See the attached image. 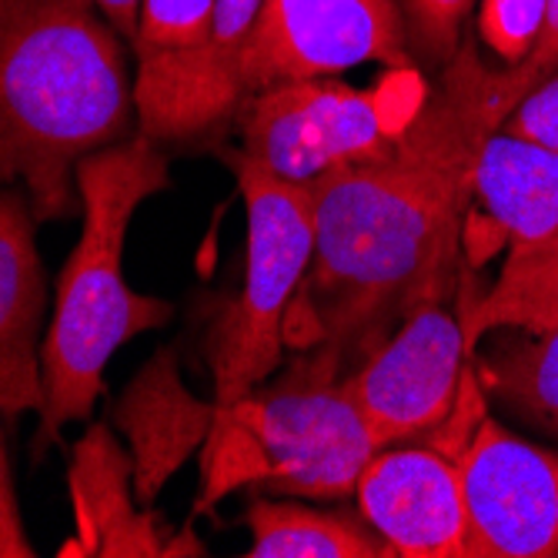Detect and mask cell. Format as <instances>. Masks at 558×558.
I'll return each instance as SVG.
<instances>
[{
  "label": "cell",
  "mask_w": 558,
  "mask_h": 558,
  "mask_svg": "<svg viewBox=\"0 0 558 558\" xmlns=\"http://www.w3.org/2000/svg\"><path fill=\"white\" fill-rule=\"evenodd\" d=\"M515 105L465 37L385 155L315 181V255L284 341L351 372L425 304L459 301L478 155Z\"/></svg>",
  "instance_id": "obj_1"
},
{
  "label": "cell",
  "mask_w": 558,
  "mask_h": 558,
  "mask_svg": "<svg viewBox=\"0 0 558 558\" xmlns=\"http://www.w3.org/2000/svg\"><path fill=\"white\" fill-rule=\"evenodd\" d=\"M137 134L128 40L94 0L0 4V184L37 221L81 215L77 165Z\"/></svg>",
  "instance_id": "obj_2"
},
{
  "label": "cell",
  "mask_w": 558,
  "mask_h": 558,
  "mask_svg": "<svg viewBox=\"0 0 558 558\" xmlns=\"http://www.w3.org/2000/svg\"><path fill=\"white\" fill-rule=\"evenodd\" d=\"M171 187L168 147L141 131L100 147L77 165L81 238L58 278L54 315L44 331V404L34 454L58 445L61 432L90 422L114 354L137 335L165 328L174 308L137 294L124 278V241L147 197Z\"/></svg>",
  "instance_id": "obj_3"
},
{
  "label": "cell",
  "mask_w": 558,
  "mask_h": 558,
  "mask_svg": "<svg viewBox=\"0 0 558 558\" xmlns=\"http://www.w3.org/2000/svg\"><path fill=\"white\" fill-rule=\"evenodd\" d=\"M375 451L348 372L331 354L308 348L215 415L197 512H208L238 485L284 498H354Z\"/></svg>",
  "instance_id": "obj_4"
},
{
  "label": "cell",
  "mask_w": 558,
  "mask_h": 558,
  "mask_svg": "<svg viewBox=\"0 0 558 558\" xmlns=\"http://www.w3.org/2000/svg\"><path fill=\"white\" fill-rule=\"evenodd\" d=\"M221 158L247 208V255L241 291L211 315L205 335L218 412L281 368L288 312L315 255V184H288L238 147Z\"/></svg>",
  "instance_id": "obj_5"
},
{
  "label": "cell",
  "mask_w": 558,
  "mask_h": 558,
  "mask_svg": "<svg viewBox=\"0 0 558 558\" xmlns=\"http://www.w3.org/2000/svg\"><path fill=\"white\" fill-rule=\"evenodd\" d=\"M475 201L505 244L498 281L459 308L469 351L495 328L558 325V155L509 131L488 134Z\"/></svg>",
  "instance_id": "obj_6"
},
{
  "label": "cell",
  "mask_w": 558,
  "mask_h": 558,
  "mask_svg": "<svg viewBox=\"0 0 558 558\" xmlns=\"http://www.w3.org/2000/svg\"><path fill=\"white\" fill-rule=\"evenodd\" d=\"M388 84L351 87L338 77L271 84L238 111V150L288 184H315L344 165L372 161L409 124L428 77L398 100Z\"/></svg>",
  "instance_id": "obj_7"
},
{
  "label": "cell",
  "mask_w": 558,
  "mask_h": 558,
  "mask_svg": "<svg viewBox=\"0 0 558 558\" xmlns=\"http://www.w3.org/2000/svg\"><path fill=\"white\" fill-rule=\"evenodd\" d=\"M469 354L459 308L425 304L351 368L348 385L375 445H412L445 432L472 385Z\"/></svg>",
  "instance_id": "obj_8"
},
{
  "label": "cell",
  "mask_w": 558,
  "mask_h": 558,
  "mask_svg": "<svg viewBox=\"0 0 558 558\" xmlns=\"http://www.w3.org/2000/svg\"><path fill=\"white\" fill-rule=\"evenodd\" d=\"M362 64L418 71L398 0H265L241 54V87L247 100L271 84L338 77Z\"/></svg>",
  "instance_id": "obj_9"
},
{
  "label": "cell",
  "mask_w": 558,
  "mask_h": 558,
  "mask_svg": "<svg viewBox=\"0 0 558 558\" xmlns=\"http://www.w3.org/2000/svg\"><path fill=\"white\" fill-rule=\"evenodd\" d=\"M265 0H218L211 34L191 50L134 54L137 131L161 147L215 144L244 105L241 54Z\"/></svg>",
  "instance_id": "obj_10"
},
{
  "label": "cell",
  "mask_w": 558,
  "mask_h": 558,
  "mask_svg": "<svg viewBox=\"0 0 558 558\" xmlns=\"http://www.w3.org/2000/svg\"><path fill=\"white\" fill-rule=\"evenodd\" d=\"M451 454L462 472L469 558L558 555V451L485 418Z\"/></svg>",
  "instance_id": "obj_11"
},
{
  "label": "cell",
  "mask_w": 558,
  "mask_h": 558,
  "mask_svg": "<svg viewBox=\"0 0 558 558\" xmlns=\"http://www.w3.org/2000/svg\"><path fill=\"white\" fill-rule=\"evenodd\" d=\"M354 501L395 558H469L462 472L441 445L378 448L359 475Z\"/></svg>",
  "instance_id": "obj_12"
},
{
  "label": "cell",
  "mask_w": 558,
  "mask_h": 558,
  "mask_svg": "<svg viewBox=\"0 0 558 558\" xmlns=\"http://www.w3.org/2000/svg\"><path fill=\"white\" fill-rule=\"evenodd\" d=\"M71 501L77 538L61 555L150 558V555H205L191 529L165 535L161 515L147 512L134 495V465L108 425H90L74 445Z\"/></svg>",
  "instance_id": "obj_13"
},
{
  "label": "cell",
  "mask_w": 558,
  "mask_h": 558,
  "mask_svg": "<svg viewBox=\"0 0 558 558\" xmlns=\"http://www.w3.org/2000/svg\"><path fill=\"white\" fill-rule=\"evenodd\" d=\"M37 215L24 187H0V418L14 425L44 404L47 278Z\"/></svg>",
  "instance_id": "obj_14"
},
{
  "label": "cell",
  "mask_w": 558,
  "mask_h": 558,
  "mask_svg": "<svg viewBox=\"0 0 558 558\" xmlns=\"http://www.w3.org/2000/svg\"><path fill=\"white\" fill-rule=\"evenodd\" d=\"M215 415L218 404L194 398L181 381L171 348L150 354V362L114 404V425L128 441L134 495L141 505H155L184 459L205 448Z\"/></svg>",
  "instance_id": "obj_15"
},
{
  "label": "cell",
  "mask_w": 558,
  "mask_h": 558,
  "mask_svg": "<svg viewBox=\"0 0 558 558\" xmlns=\"http://www.w3.org/2000/svg\"><path fill=\"white\" fill-rule=\"evenodd\" d=\"M478 388L522 422L558 435V325L495 328L469 354Z\"/></svg>",
  "instance_id": "obj_16"
},
{
  "label": "cell",
  "mask_w": 558,
  "mask_h": 558,
  "mask_svg": "<svg viewBox=\"0 0 558 558\" xmlns=\"http://www.w3.org/2000/svg\"><path fill=\"white\" fill-rule=\"evenodd\" d=\"M247 558H395L362 512H318L284 495H255L244 512Z\"/></svg>",
  "instance_id": "obj_17"
},
{
  "label": "cell",
  "mask_w": 558,
  "mask_h": 558,
  "mask_svg": "<svg viewBox=\"0 0 558 558\" xmlns=\"http://www.w3.org/2000/svg\"><path fill=\"white\" fill-rule=\"evenodd\" d=\"M404 40L422 74H441L465 44L475 0H398Z\"/></svg>",
  "instance_id": "obj_18"
},
{
  "label": "cell",
  "mask_w": 558,
  "mask_h": 558,
  "mask_svg": "<svg viewBox=\"0 0 558 558\" xmlns=\"http://www.w3.org/2000/svg\"><path fill=\"white\" fill-rule=\"evenodd\" d=\"M218 0H141V21L131 44L134 54L155 50H191L211 34Z\"/></svg>",
  "instance_id": "obj_19"
},
{
  "label": "cell",
  "mask_w": 558,
  "mask_h": 558,
  "mask_svg": "<svg viewBox=\"0 0 558 558\" xmlns=\"http://www.w3.org/2000/svg\"><path fill=\"white\" fill-rule=\"evenodd\" d=\"M548 0H482L478 37L498 68H519L538 40Z\"/></svg>",
  "instance_id": "obj_20"
},
{
  "label": "cell",
  "mask_w": 558,
  "mask_h": 558,
  "mask_svg": "<svg viewBox=\"0 0 558 558\" xmlns=\"http://www.w3.org/2000/svg\"><path fill=\"white\" fill-rule=\"evenodd\" d=\"M498 131L535 141L558 155V74H551L538 87H532L522 97V105L505 118V124Z\"/></svg>",
  "instance_id": "obj_21"
},
{
  "label": "cell",
  "mask_w": 558,
  "mask_h": 558,
  "mask_svg": "<svg viewBox=\"0 0 558 558\" xmlns=\"http://www.w3.org/2000/svg\"><path fill=\"white\" fill-rule=\"evenodd\" d=\"M551 74H558V0H548L545 4V21H542L535 47L529 50V58L519 68H501V81L519 108L522 97Z\"/></svg>",
  "instance_id": "obj_22"
},
{
  "label": "cell",
  "mask_w": 558,
  "mask_h": 558,
  "mask_svg": "<svg viewBox=\"0 0 558 558\" xmlns=\"http://www.w3.org/2000/svg\"><path fill=\"white\" fill-rule=\"evenodd\" d=\"M4 425L8 422L0 418V558H34L37 551H34V542L24 525Z\"/></svg>",
  "instance_id": "obj_23"
},
{
  "label": "cell",
  "mask_w": 558,
  "mask_h": 558,
  "mask_svg": "<svg viewBox=\"0 0 558 558\" xmlns=\"http://www.w3.org/2000/svg\"><path fill=\"white\" fill-rule=\"evenodd\" d=\"M94 8L128 40V47L134 44L137 21H141V0H94Z\"/></svg>",
  "instance_id": "obj_24"
},
{
  "label": "cell",
  "mask_w": 558,
  "mask_h": 558,
  "mask_svg": "<svg viewBox=\"0 0 558 558\" xmlns=\"http://www.w3.org/2000/svg\"><path fill=\"white\" fill-rule=\"evenodd\" d=\"M0 4H4V0H0Z\"/></svg>",
  "instance_id": "obj_25"
}]
</instances>
